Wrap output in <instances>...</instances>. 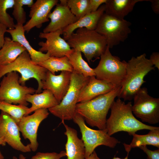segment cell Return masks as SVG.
I'll return each instance as SVG.
<instances>
[{"mask_svg": "<svg viewBox=\"0 0 159 159\" xmlns=\"http://www.w3.org/2000/svg\"><path fill=\"white\" fill-rule=\"evenodd\" d=\"M132 105L131 102L125 103L118 98L113 102L110 108V115L106 123L105 129L109 135L120 131L126 132L132 135L140 130L159 128L158 127L147 125L137 119L133 115Z\"/></svg>", "mask_w": 159, "mask_h": 159, "instance_id": "cell-1", "label": "cell"}, {"mask_svg": "<svg viewBox=\"0 0 159 159\" xmlns=\"http://www.w3.org/2000/svg\"><path fill=\"white\" fill-rule=\"evenodd\" d=\"M121 86L90 100L78 103L76 113L80 115L90 126L100 130L106 129V117L115 98L118 96Z\"/></svg>", "mask_w": 159, "mask_h": 159, "instance_id": "cell-2", "label": "cell"}, {"mask_svg": "<svg viewBox=\"0 0 159 159\" xmlns=\"http://www.w3.org/2000/svg\"><path fill=\"white\" fill-rule=\"evenodd\" d=\"M155 67L146 54L132 57L127 62L125 76L121 83L118 98L131 101L141 88L145 76Z\"/></svg>", "mask_w": 159, "mask_h": 159, "instance_id": "cell-3", "label": "cell"}, {"mask_svg": "<svg viewBox=\"0 0 159 159\" xmlns=\"http://www.w3.org/2000/svg\"><path fill=\"white\" fill-rule=\"evenodd\" d=\"M65 40L72 49L83 53L89 62L99 59L107 46L103 36L85 28L77 29Z\"/></svg>", "mask_w": 159, "mask_h": 159, "instance_id": "cell-4", "label": "cell"}, {"mask_svg": "<svg viewBox=\"0 0 159 159\" xmlns=\"http://www.w3.org/2000/svg\"><path fill=\"white\" fill-rule=\"evenodd\" d=\"M47 71L44 67L33 63L26 50L11 63L0 66V80L9 72H18L21 75L19 82L22 85H25L26 81L31 78H34L37 81L38 87L36 93H39L42 91V82L45 79Z\"/></svg>", "mask_w": 159, "mask_h": 159, "instance_id": "cell-5", "label": "cell"}, {"mask_svg": "<svg viewBox=\"0 0 159 159\" xmlns=\"http://www.w3.org/2000/svg\"><path fill=\"white\" fill-rule=\"evenodd\" d=\"M90 77H85L74 71L72 72L69 89L60 102L56 106L49 109V112L59 118L62 122L73 120L79 94L89 81Z\"/></svg>", "mask_w": 159, "mask_h": 159, "instance_id": "cell-6", "label": "cell"}, {"mask_svg": "<svg viewBox=\"0 0 159 159\" xmlns=\"http://www.w3.org/2000/svg\"><path fill=\"white\" fill-rule=\"evenodd\" d=\"M110 49L107 46L100 57L98 65L93 69L96 78L119 87L126 74L127 62L121 61L118 57L113 55Z\"/></svg>", "mask_w": 159, "mask_h": 159, "instance_id": "cell-7", "label": "cell"}, {"mask_svg": "<svg viewBox=\"0 0 159 159\" xmlns=\"http://www.w3.org/2000/svg\"><path fill=\"white\" fill-rule=\"evenodd\" d=\"M131 23L104 13L95 30L105 39L110 48L124 41L131 32Z\"/></svg>", "mask_w": 159, "mask_h": 159, "instance_id": "cell-8", "label": "cell"}, {"mask_svg": "<svg viewBox=\"0 0 159 159\" xmlns=\"http://www.w3.org/2000/svg\"><path fill=\"white\" fill-rule=\"evenodd\" d=\"M73 120L78 126L84 144L85 159L91 155L97 147L104 145L114 148L120 143L116 138L109 135L106 129L95 130L87 127L84 118L76 113Z\"/></svg>", "mask_w": 159, "mask_h": 159, "instance_id": "cell-9", "label": "cell"}, {"mask_svg": "<svg viewBox=\"0 0 159 159\" xmlns=\"http://www.w3.org/2000/svg\"><path fill=\"white\" fill-rule=\"evenodd\" d=\"M3 77L0 83V101L27 106L29 104L26 100V96L34 94L36 90L20 84L16 72H9Z\"/></svg>", "mask_w": 159, "mask_h": 159, "instance_id": "cell-10", "label": "cell"}, {"mask_svg": "<svg viewBox=\"0 0 159 159\" xmlns=\"http://www.w3.org/2000/svg\"><path fill=\"white\" fill-rule=\"evenodd\" d=\"M132 111L143 122L151 124L159 122V98L148 93L145 87L141 88L134 95Z\"/></svg>", "mask_w": 159, "mask_h": 159, "instance_id": "cell-11", "label": "cell"}, {"mask_svg": "<svg viewBox=\"0 0 159 159\" xmlns=\"http://www.w3.org/2000/svg\"><path fill=\"white\" fill-rule=\"evenodd\" d=\"M49 114L48 109H38L31 115L23 116L17 124L24 139H28L29 141L30 147L32 151L35 152L38 148V128L41 123L48 117Z\"/></svg>", "mask_w": 159, "mask_h": 159, "instance_id": "cell-12", "label": "cell"}, {"mask_svg": "<svg viewBox=\"0 0 159 159\" xmlns=\"http://www.w3.org/2000/svg\"><path fill=\"white\" fill-rule=\"evenodd\" d=\"M18 126L7 113L1 111L0 114V138L13 148L23 153L31 151L29 144L21 142Z\"/></svg>", "mask_w": 159, "mask_h": 159, "instance_id": "cell-13", "label": "cell"}, {"mask_svg": "<svg viewBox=\"0 0 159 159\" xmlns=\"http://www.w3.org/2000/svg\"><path fill=\"white\" fill-rule=\"evenodd\" d=\"M62 30H59L48 33L41 32L39 37L46 39L45 42L41 41L38 45L41 47L39 51L48 52L50 57H68L74 51L67 41L60 37Z\"/></svg>", "mask_w": 159, "mask_h": 159, "instance_id": "cell-14", "label": "cell"}, {"mask_svg": "<svg viewBox=\"0 0 159 159\" xmlns=\"http://www.w3.org/2000/svg\"><path fill=\"white\" fill-rule=\"evenodd\" d=\"M59 1L60 3H58L53 11L49 14L48 18L50 21L43 29V32L62 30L78 20L67 6L66 0Z\"/></svg>", "mask_w": 159, "mask_h": 159, "instance_id": "cell-15", "label": "cell"}, {"mask_svg": "<svg viewBox=\"0 0 159 159\" xmlns=\"http://www.w3.org/2000/svg\"><path fill=\"white\" fill-rule=\"evenodd\" d=\"M58 0H37L30 7V19L23 25L25 32H29L32 28H40L42 24L49 21L48 16L52 8L58 3Z\"/></svg>", "mask_w": 159, "mask_h": 159, "instance_id": "cell-16", "label": "cell"}, {"mask_svg": "<svg viewBox=\"0 0 159 159\" xmlns=\"http://www.w3.org/2000/svg\"><path fill=\"white\" fill-rule=\"evenodd\" d=\"M72 72L62 71L58 75L48 71L42 82V89L50 91L59 103L69 87Z\"/></svg>", "mask_w": 159, "mask_h": 159, "instance_id": "cell-17", "label": "cell"}, {"mask_svg": "<svg viewBox=\"0 0 159 159\" xmlns=\"http://www.w3.org/2000/svg\"><path fill=\"white\" fill-rule=\"evenodd\" d=\"M116 87L111 83L97 79L95 76L90 77L88 82L80 92L77 103L90 100L108 93Z\"/></svg>", "mask_w": 159, "mask_h": 159, "instance_id": "cell-18", "label": "cell"}, {"mask_svg": "<svg viewBox=\"0 0 159 159\" xmlns=\"http://www.w3.org/2000/svg\"><path fill=\"white\" fill-rule=\"evenodd\" d=\"M23 25L16 24L14 29H7L6 32L10 34L13 41L19 43L25 49L33 63L38 65L49 58L50 54L48 52L44 53L36 50L32 47L25 36Z\"/></svg>", "mask_w": 159, "mask_h": 159, "instance_id": "cell-19", "label": "cell"}, {"mask_svg": "<svg viewBox=\"0 0 159 159\" xmlns=\"http://www.w3.org/2000/svg\"><path fill=\"white\" fill-rule=\"evenodd\" d=\"M65 129L64 134L67 137L65 149L67 159H85V149L82 139L78 136L77 132L74 128L62 122Z\"/></svg>", "mask_w": 159, "mask_h": 159, "instance_id": "cell-20", "label": "cell"}, {"mask_svg": "<svg viewBox=\"0 0 159 159\" xmlns=\"http://www.w3.org/2000/svg\"><path fill=\"white\" fill-rule=\"evenodd\" d=\"M105 5H101L95 11L87 14L62 30V34L65 40L74 31L79 28H85L89 30H95L98 22L105 13Z\"/></svg>", "mask_w": 159, "mask_h": 159, "instance_id": "cell-21", "label": "cell"}, {"mask_svg": "<svg viewBox=\"0 0 159 159\" xmlns=\"http://www.w3.org/2000/svg\"><path fill=\"white\" fill-rule=\"evenodd\" d=\"M26 100L32 105L29 108L26 115L37 110L48 109L59 104L52 93L47 90H44L39 93L28 95L26 96Z\"/></svg>", "mask_w": 159, "mask_h": 159, "instance_id": "cell-22", "label": "cell"}, {"mask_svg": "<svg viewBox=\"0 0 159 159\" xmlns=\"http://www.w3.org/2000/svg\"><path fill=\"white\" fill-rule=\"evenodd\" d=\"M148 0H107L105 13L117 18L124 19L138 2Z\"/></svg>", "mask_w": 159, "mask_h": 159, "instance_id": "cell-23", "label": "cell"}, {"mask_svg": "<svg viewBox=\"0 0 159 159\" xmlns=\"http://www.w3.org/2000/svg\"><path fill=\"white\" fill-rule=\"evenodd\" d=\"M4 39V44L0 49V66L11 63L26 50L21 45L9 37Z\"/></svg>", "mask_w": 159, "mask_h": 159, "instance_id": "cell-24", "label": "cell"}, {"mask_svg": "<svg viewBox=\"0 0 159 159\" xmlns=\"http://www.w3.org/2000/svg\"><path fill=\"white\" fill-rule=\"evenodd\" d=\"M132 140L129 144L123 143L125 151L127 153L132 148L147 145H152L159 148V128L150 130L147 134L138 135L135 133L132 135Z\"/></svg>", "mask_w": 159, "mask_h": 159, "instance_id": "cell-25", "label": "cell"}, {"mask_svg": "<svg viewBox=\"0 0 159 159\" xmlns=\"http://www.w3.org/2000/svg\"><path fill=\"white\" fill-rule=\"evenodd\" d=\"M68 57L73 71L85 77L95 76L93 69L91 68L83 59L80 51L74 50Z\"/></svg>", "mask_w": 159, "mask_h": 159, "instance_id": "cell-26", "label": "cell"}, {"mask_svg": "<svg viewBox=\"0 0 159 159\" xmlns=\"http://www.w3.org/2000/svg\"><path fill=\"white\" fill-rule=\"evenodd\" d=\"M46 69L52 74L59 71L72 72L73 68L67 56L61 57H50L46 60L38 64Z\"/></svg>", "mask_w": 159, "mask_h": 159, "instance_id": "cell-27", "label": "cell"}, {"mask_svg": "<svg viewBox=\"0 0 159 159\" xmlns=\"http://www.w3.org/2000/svg\"><path fill=\"white\" fill-rule=\"evenodd\" d=\"M29 107L25 105H16L0 101V110L9 114L18 123L24 116L26 115Z\"/></svg>", "mask_w": 159, "mask_h": 159, "instance_id": "cell-28", "label": "cell"}, {"mask_svg": "<svg viewBox=\"0 0 159 159\" xmlns=\"http://www.w3.org/2000/svg\"><path fill=\"white\" fill-rule=\"evenodd\" d=\"M67 5L78 20L92 12L90 0H66Z\"/></svg>", "mask_w": 159, "mask_h": 159, "instance_id": "cell-29", "label": "cell"}, {"mask_svg": "<svg viewBox=\"0 0 159 159\" xmlns=\"http://www.w3.org/2000/svg\"><path fill=\"white\" fill-rule=\"evenodd\" d=\"M14 2V0H0V22L10 29H14L15 24L6 11L13 7Z\"/></svg>", "mask_w": 159, "mask_h": 159, "instance_id": "cell-30", "label": "cell"}, {"mask_svg": "<svg viewBox=\"0 0 159 159\" xmlns=\"http://www.w3.org/2000/svg\"><path fill=\"white\" fill-rule=\"evenodd\" d=\"M33 0H14L12 13L17 23L23 25L26 21V13L23 6L27 5L31 7L34 4Z\"/></svg>", "mask_w": 159, "mask_h": 159, "instance_id": "cell-31", "label": "cell"}, {"mask_svg": "<svg viewBox=\"0 0 159 159\" xmlns=\"http://www.w3.org/2000/svg\"><path fill=\"white\" fill-rule=\"evenodd\" d=\"M66 156L65 151H61L59 153L56 152H38L31 159H60Z\"/></svg>", "mask_w": 159, "mask_h": 159, "instance_id": "cell-32", "label": "cell"}, {"mask_svg": "<svg viewBox=\"0 0 159 159\" xmlns=\"http://www.w3.org/2000/svg\"><path fill=\"white\" fill-rule=\"evenodd\" d=\"M147 155V159H159V148L154 150L148 149L147 146H142L139 147Z\"/></svg>", "mask_w": 159, "mask_h": 159, "instance_id": "cell-33", "label": "cell"}, {"mask_svg": "<svg viewBox=\"0 0 159 159\" xmlns=\"http://www.w3.org/2000/svg\"><path fill=\"white\" fill-rule=\"evenodd\" d=\"M92 12L96 11L102 4H105L107 0H90Z\"/></svg>", "mask_w": 159, "mask_h": 159, "instance_id": "cell-34", "label": "cell"}, {"mask_svg": "<svg viewBox=\"0 0 159 159\" xmlns=\"http://www.w3.org/2000/svg\"><path fill=\"white\" fill-rule=\"evenodd\" d=\"M155 67L159 70V53L153 52L150 55L149 59Z\"/></svg>", "mask_w": 159, "mask_h": 159, "instance_id": "cell-35", "label": "cell"}, {"mask_svg": "<svg viewBox=\"0 0 159 159\" xmlns=\"http://www.w3.org/2000/svg\"><path fill=\"white\" fill-rule=\"evenodd\" d=\"M7 30V27L0 22V49L4 44V35L5 33L6 32Z\"/></svg>", "mask_w": 159, "mask_h": 159, "instance_id": "cell-36", "label": "cell"}, {"mask_svg": "<svg viewBox=\"0 0 159 159\" xmlns=\"http://www.w3.org/2000/svg\"><path fill=\"white\" fill-rule=\"evenodd\" d=\"M148 1L151 3L152 9L153 12L155 14L159 13V0H148Z\"/></svg>", "mask_w": 159, "mask_h": 159, "instance_id": "cell-37", "label": "cell"}, {"mask_svg": "<svg viewBox=\"0 0 159 159\" xmlns=\"http://www.w3.org/2000/svg\"><path fill=\"white\" fill-rule=\"evenodd\" d=\"M129 153H127V155L124 158H121L118 157H116L115 156L112 159H128V156ZM95 159H101L97 156L96 154L95 156Z\"/></svg>", "mask_w": 159, "mask_h": 159, "instance_id": "cell-38", "label": "cell"}, {"mask_svg": "<svg viewBox=\"0 0 159 159\" xmlns=\"http://www.w3.org/2000/svg\"><path fill=\"white\" fill-rule=\"evenodd\" d=\"M96 154V152L94 151L90 155L85 159H95V156Z\"/></svg>", "mask_w": 159, "mask_h": 159, "instance_id": "cell-39", "label": "cell"}, {"mask_svg": "<svg viewBox=\"0 0 159 159\" xmlns=\"http://www.w3.org/2000/svg\"><path fill=\"white\" fill-rule=\"evenodd\" d=\"M6 143L3 141L0 138V146L2 145L3 146H5L6 145ZM0 150V155H2Z\"/></svg>", "mask_w": 159, "mask_h": 159, "instance_id": "cell-40", "label": "cell"}, {"mask_svg": "<svg viewBox=\"0 0 159 159\" xmlns=\"http://www.w3.org/2000/svg\"><path fill=\"white\" fill-rule=\"evenodd\" d=\"M26 157L22 154H20L19 156V159H26Z\"/></svg>", "mask_w": 159, "mask_h": 159, "instance_id": "cell-41", "label": "cell"}, {"mask_svg": "<svg viewBox=\"0 0 159 159\" xmlns=\"http://www.w3.org/2000/svg\"><path fill=\"white\" fill-rule=\"evenodd\" d=\"M0 159H4V157L2 155H0Z\"/></svg>", "mask_w": 159, "mask_h": 159, "instance_id": "cell-42", "label": "cell"}, {"mask_svg": "<svg viewBox=\"0 0 159 159\" xmlns=\"http://www.w3.org/2000/svg\"><path fill=\"white\" fill-rule=\"evenodd\" d=\"M12 159H18V158L14 156L13 157Z\"/></svg>", "mask_w": 159, "mask_h": 159, "instance_id": "cell-43", "label": "cell"}]
</instances>
